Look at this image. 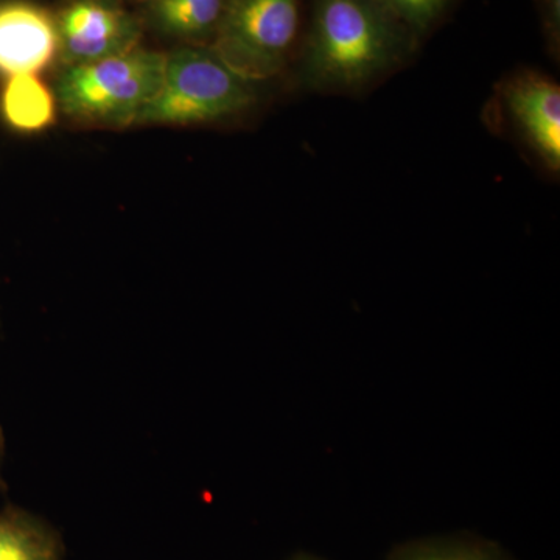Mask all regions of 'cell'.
Here are the masks:
<instances>
[{
  "mask_svg": "<svg viewBox=\"0 0 560 560\" xmlns=\"http://www.w3.org/2000/svg\"><path fill=\"white\" fill-rule=\"evenodd\" d=\"M407 54V31L374 0H315L301 84L338 94L364 90Z\"/></svg>",
  "mask_w": 560,
  "mask_h": 560,
  "instance_id": "1",
  "label": "cell"
},
{
  "mask_svg": "<svg viewBox=\"0 0 560 560\" xmlns=\"http://www.w3.org/2000/svg\"><path fill=\"white\" fill-rule=\"evenodd\" d=\"M165 61L167 54L138 47L119 57L62 68L55 97L75 124L121 130L138 124L160 91Z\"/></svg>",
  "mask_w": 560,
  "mask_h": 560,
  "instance_id": "2",
  "label": "cell"
},
{
  "mask_svg": "<svg viewBox=\"0 0 560 560\" xmlns=\"http://www.w3.org/2000/svg\"><path fill=\"white\" fill-rule=\"evenodd\" d=\"M257 86L210 46H184L167 54L160 91L136 125L190 127L232 119L257 102Z\"/></svg>",
  "mask_w": 560,
  "mask_h": 560,
  "instance_id": "3",
  "label": "cell"
},
{
  "mask_svg": "<svg viewBox=\"0 0 560 560\" xmlns=\"http://www.w3.org/2000/svg\"><path fill=\"white\" fill-rule=\"evenodd\" d=\"M300 33L298 0H230L210 49L243 79H275Z\"/></svg>",
  "mask_w": 560,
  "mask_h": 560,
  "instance_id": "4",
  "label": "cell"
},
{
  "mask_svg": "<svg viewBox=\"0 0 560 560\" xmlns=\"http://www.w3.org/2000/svg\"><path fill=\"white\" fill-rule=\"evenodd\" d=\"M62 68L119 57L138 49L142 24L114 0H72L57 18Z\"/></svg>",
  "mask_w": 560,
  "mask_h": 560,
  "instance_id": "5",
  "label": "cell"
},
{
  "mask_svg": "<svg viewBox=\"0 0 560 560\" xmlns=\"http://www.w3.org/2000/svg\"><path fill=\"white\" fill-rule=\"evenodd\" d=\"M501 102L515 135L548 171L560 168V88L537 72L512 75L501 88Z\"/></svg>",
  "mask_w": 560,
  "mask_h": 560,
  "instance_id": "6",
  "label": "cell"
},
{
  "mask_svg": "<svg viewBox=\"0 0 560 560\" xmlns=\"http://www.w3.org/2000/svg\"><path fill=\"white\" fill-rule=\"evenodd\" d=\"M57 57V18L31 0H0V79L39 75Z\"/></svg>",
  "mask_w": 560,
  "mask_h": 560,
  "instance_id": "7",
  "label": "cell"
},
{
  "mask_svg": "<svg viewBox=\"0 0 560 560\" xmlns=\"http://www.w3.org/2000/svg\"><path fill=\"white\" fill-rule=\"evenodd\" d=\"M57 97L39 75L2 79L0 120L18 135L46 131L57 119Z\"/></svg>",
  "mask_w": 560,
  "mask_h": 560,
  "instance_id": "8",
  "label": "cell"
},
{
  "mask_svg": "<svg viewBox=\"0 0 560 560\" xmlns=\"http://www.w3.org/2000/svg\"><path fill=\"white\" fill-rule=\"evenodd\" d=\"M61 534L46 518L7 504L0 510V560H65Z\"/></svg>",
  "mask_w": 560,
  "mask_h": 560,
  "instance_id": "9",
  "label": "cell"
},
{
  "mask_svg": "<svg viewBox=\"0 0 560 560\" xmlns=\"http://www.w3.org/2000/svg\"><path fill=\"white\" fill-rule=\"evenodd\" d=\"M230 0H156L150 21L162 35L201 46L213 39Z\"/></svg>",
  "mask_w": 560,
  "mask_h": 560,
  "instance_id": "10",
  "label": "cell"
},
{
  "mask_svg": "<svg viewBox=\"0 0 560 560\" xmlns=\"http://www.w3.org/2000/svg\"><path fill=\"white\" fill-rule=\"evenodd\" d=\"M385 560H517L506 548L470 533L418 537L396 545Z\"/></svg>",
  "mask_w": 560,
  "mask_h": 560,
  "instance_id": "11",
  "label": "cell"
},
{
  "mask_svg": "<svg viewBox=\"0 0 560 560\" xmlns=\"http://www.w3.org/2000/svg\"><path fill=\"white\" fill-rule=\"evenodd\" d=\"M381 9L399 22L405 31L422 33L429 31L451 0H374Z\"/></svg>",
  "mask_w": 560,
  "mask_h": 560,
  "instance_id": "12",
  "label": "cell"
},
{
  "mask_svg": "<svg viewBox=\"0 0 560 560\" xmlns=\"http://www.w3.org/2000/svg\"><path fill=\"white\" fill-rule=\"evenodd\" d=\"M547 2V25L552 39L559 36V0H545Z\"/></svg>",
  "mask_w": 560,
  "mask_h": 560,
  "instance_id": "13",
  "label": "cell"
},
{
  "mask_svg": "<svg viewBox=\"0 0 560 560\" xmlns=\"http://www.w3.org/2000/svg\"><path fill=\"white\" fill-rule=\"evenodd\" d=\"M3 456H5V436H3L2 425H0V490H2V492H5L7 482L5 480H3L2 477Z\"/></svg>",
  "mask_w": 560,
  "mask_h": 560,
  "instance_id": "14",
  "label": "cell"
},
{
  "mask_svg": "<svg viewBox=\"0 0 560 560\" xmlns=\"http://www.w3.org/2000/svg\"><path fill=\"white\" fill-rule=\"evenodd\" d=\"M289 560H327L320 558L318 555H313V552L300 551L296 555L291 556Z\"/></svg>",
  "mask_w": 560,
  "mask_h": 560,
  "instance_id": "15",
  "label": "cell"
},
{
  "mask_svg": "<svg viewBox=\"0 0 560 560\" xmlns=\"http://www.w3.org/2000/svg\"><path fill=\"white\" fill-rule=\"evenodd\" d=\"M138 2H143V3H153V2H156V0H138Z\"/></svg>",
  "mask_w": 560,
  "mask_h": 560,
  "instance_id": "16",
  "label": "cell"
}]
</instances>
